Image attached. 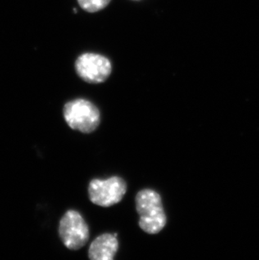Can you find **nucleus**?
<instances>
[{
  "mask_svg": "<svg viewBox=\"0 0 259 260\" xmlns=\"http://www.w3.org/2000/svg\"><path fill=\"white\" fill-rule=\"evenodd\" d=\"M136 209L139 215V226L148 234H156L167 224L161 197L153 189H143L136 197Z\"/></svg>",
  "mask_w": 259,
  "mask_h": 260,
  "instance_id": "obj_1",
  "label": "nucleus"
},
{
  "mask_svg": "<svg viewBox=\"0 0 259 260\" xmlns=\"http://www.w3.org/2000/svg\"><path fill=\"white\" fill-rule=\"evenodd\" d=\"M63 116L69 127L85 134L93 133L101 124V111L85 99H76L65 104Z\"/></svg>",
  "mask_w": 259,
  "mask_h": 260,
  "instance_id": "obj_2",
  "label": "nucleus"
},
{
  "mask_svg": "<svg viewBox=\"0 0 259 260\" xmlns=\"http://www.w3.org/2000/svg\"><path fill=\"white\" fill-rule=\"evenodd\" d=\"M126 190V182L118 176L92 179L88 188L90 202L102 207H110L121 202Z\"/></svg>",
  "mask_w": 259,
  "mask_h": 260,
  "instance_id": "obj_3",
  "label": "nucleus"
},
{
  "mask_svg": "<svg viewBox=\"0 0 259 260\" xmlns=\"http://www.w3.org/2000/svg\"><path fill=\"white\" fill-rule=\"evenodd\" d=\"M59 236L64 245L70 250H78L88 243L89 229L78 211L69 210L59 223Z\"/></svg>",
  "mask_w": 259,
  "mask_h": 260,
  "instance_id": "obj_4",
  "label": "nucleus"
},
{
  "mask_svg": "<svg viewBox=\"0 0 259 260\" xmlns=\"http://www.w3.org/2000/svg\"><path fill=\"white\" fill-rule=\"evenodd\" d=\"M77 74L88 84H101L106 81L112 72L110 60L103 55L87 52L75 61Z\"/></svg>",
  "mask_w": 259,
  "mask_h": 260,
  "instance_id": "obj_5",
  "label": "nucleus"
},
{
  "mask_svg": "<svg viewBox=\"0 0 259 260\" xmlns=\"http://www.w3.org/2000/svg\"><path fill=\"white\" fill-rule=\"evenodd\" d=\"M117 233H104L91 243L88 258L91 260H113L119 248Z\"/></svg>",
  "mask_w": 259,
  "mask_h": 260,
  "instance_id": "obj_6",
  "label": "nucleus"
},
{
  "mask_svg": "<svg viewBox=\"0 0 259 260\" xmlns=\"http://www.w3.org/2000/svg\"><path fill=\"white\" fill-rule=\"evenodd\" d=\"M111 0H78V5L84 11L95 13L104 10Z\"/></svg>",
  "mask_w": 259,
  "mask_h": 260,
  "instance_id": "obj_7",
  "label": "nucleus"
},
{
  "mask_svg": "<svg viewBox=\"0 0 259 260\" xmlns=\"http://www.w3.org/2000/svg\"><path fill=\"white\" fill-rule=\"evenodd\" d=\"M135 1H137V0H135Z\"/></svg>",
  "mask_w": 259,
  "mask_h": 260,
  "instance_id": "obj_8",
  "label": "nucleus"
}]
</instances>
